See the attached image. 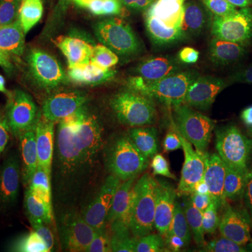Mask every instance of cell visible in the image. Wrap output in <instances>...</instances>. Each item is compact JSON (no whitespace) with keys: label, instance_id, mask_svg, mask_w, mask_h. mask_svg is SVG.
Wrapping results in <instances>:
<instances>
[{"label":"cell","instance_id":"cell-19","mask_svg":"<svg viewBox=\"0 0 252 252\" xmlns=\"http://www.w3.org/2000/svg\"><path fill=\"white\" fill-rule=\"evenodd\" d=\"M0 252H18L11 231H7L0 224Z\"/></svg>","mask_w":252,"mask_h":252},{"label":"cell","instance_id":"cell-9","mask_svg":"<svg viewBox=\"0 0 252 252\" xmlns=\"http://www.w3.org/2000/svg\"><path fill=\"white\" fill-rule=\"evenodd\" d=\"M117 252H203L196 237L177 224L170 212L118 243Z\"/></svg>","mask_w":252,"mask_h":252},{"label":"cell","instance_id":"cell-8","mask_svg":"<svg viewBox=\"0 0 252 252\" xmlns=\"http://www.w3.org/2000/svg\"><path fill=\"white\" fill-rule=\"evenodd\" d=\"M86 23L84 0H45L36 23V39L51 67L80 41Z\"/></svg>","mask_w":252,"mask_h":252},{"label":"cell","instance_id":"cell-20","mask_svg":"<svg viewBox=\"0 0 252 252\" xmlns=\"http://www.w3.org/2000/svg\"><path fill=\"white\" fill-rule=\"evenodd\" d=\"M240 4L243 6V9H245L247 11H250L252 14V0H238Z\"/></svg>","mask_w":252,"mask_h":252},{"label":"cell","instance_id":"cell-3","mask_svg":"<svg viewBox=\"0 0 252 252\" xmlns=\"http://www.w3.org/2000/svg\"><path fill=\"white\" fill-rule=\"evenodd\" d=\"M11 235L18 252H70L80 230L59 189L42 180L16 185Z\"/></svg>","mask_w":252,"mask_h":252},{"label":"cell","instance_id":"cell-5","mask_svg":"<svg viewBox=\"0 0 252 252\" xmlns=\"http://www.w3.org/2000/svg\"><path fill=\"white\" fill-rule=\"evenodd\" d=\"M112 89L133 115L137 135L165 132L181 124L185 93L170 81L139 73H122Z\"/></svg>","mask_w":252,"mask_h":252},{"label":"cell","instance_id":"cell-16","mask_svg":"<svg viewBox=\"0 0 252 252\" xmlns=\"http://www.w3.org/2000/svg\"><path fill=\"white\" fill-rule=\"evenodd\" d=\"M108 244L95 240L93 235H90L84 230L83 224L80 225L79 234H77L76 241L73 244L72 252H108Z\"/></svg>","mask_w":252,"mask_h":252},{"label":"cell","instance_id":"cell-6","mask_svg":"<svg viewBox=\"0 0 252 252\" xmlns=\"http://www.w3.org/2000/svg\"><path fill=\"white\" fill-rule=\"evenodd\" d=\"M233 143L180 124L165 132L137 135L136 152L149 164L171 170H196L221 160Z\"/></svg>","mask_w":252,"mask_h":252},{"label":"cell","instance_id":"cell-1","mask_svg":"<svg viewBox=\"0 0 252 252\" xmlns=\"http://www.w3.org/2000/svg\"><path fill=\"white\" fill-rule=\"evenodd\" d=\"M63 150L74 168L101 180L135 161V154L107 112L77 97L63 98L55 112Z\"/></svg>","mask_w":252,"mask_h":252},{"label":"cell","instance_id":"cell-14","mask_svg":"<svg viewBox=\"0 0 252 252\" xmlns=\"http://www.w3.org/2000/svg\"><path fill=\"white\" fill-rule=\"evenodd\" d=\"M207 0H181L174 16L189 30H206Z\"/></svg>","mask_w":252,"mask_h":252},{"label":"cell","instance_id":"cell-17","mask_svg":"<svg viewBox=\"0 0 252 252\" xmlns=\"http://www.w3.org/2000/svg\"><path fill=\"white\" fill-rule=\"evenodd\" d=\"M144 1L161 14L174 16L181 0H144Z\"/></svg>","mask_w":252,"mask_h":252},{"label":"cell","instance_id":"cell-2","mask_svg":"<svg viewBox=\"0 0 252 252\" xmlns=\"http://www.w3.org/2000/svg\"><path fill=\"white\" fill-rule=\"evenodd\" d=\"M171 187L158 181L111 185L93 196L84 212V230L101 243L118 244L167 213Z\"/></svg>","mask_w":252,"mask_h":252},{"label":"cell","instance_id":"cell-13","mask_svg":"<svg viewBox=\"0 0 252 252\" xmlns=\"http://www.w3.org/2000/svg\"><path fill=\"white\" fill-rule=\"evenodd\" d=\"M243 23V6L238 0H207L206 30H234Z\"/></svg>","mask_w":252,"mask_h":252},{"label":"cell","instance_id":"cell-4","mask_svg":"<svg viewBox=\"0 0 252 252\" xmlns=\"http://www.w3.org/2000/svg\"><path fill=\"white\" fill-rule=\"evenodd\" d=\"M188 62L206 90L235 111L252 114V44L238 36H216L193 46Z\"/></svg>","mask_w":252,"mask_h":252},{"label":"cell","instance_id":"cell-15","mask_svg":"<svg viewBox=\"0 0 252 252\" xmlns=\"http://www.w3.org/2000/svg\"><path fill=\"white\" fill-rule=\"evenodd\" d=\"M0 130L9 136V139L16 144H21L26 139L24 127L18 121V112L10 108L9 105L0 101Z\"/></svg>","mask_w":252,"mask_h":252},{"label":"cell","instance_id":"cell-11","mask_svg":"<svg viewBox=\"0 0 252 252\" xmlns=\"http://www.w3.org/2000/svg\"><path fill=\"white\" fill-rule=\"evenodd\" d=\"M41 0H0V52L32 41Z\"/></svg>","mask_w":252,"mask_h":252},{"label":"cell","instance_id":"cell-10","mask_svg":"<svg viewBox=\"0 0 252 252\" xmlns=\"http://www.w3.org/2000/svg\"><path fill=\"white\" fill-rule=\"evenodd\" d=\"M181 124L207 136H221L237 125V114L216 94L196 89L185 95Z\"/></svg>","mask_w":252,"mask_h":252},{"label":"cell","instance_id":"cell-18","mask_svg":"<svg viewBox=\"0 0 252 252\" xmlns=\"http://www.w3.org/2000/svg\"><path fill=\"white\" fill-rule=\"evenodd\" d=\"M0 184L9 185V187H16L13 182V178H11V174H10L9 156L3 150H0Z\"/></svg>","mask_w":252,"mask_h":252},{"label":"cell","instance_id":"cell-21","mask_svg":"<svg viewBox=\"0 0 252 252\" xmlns=\"http://www.w3.org/2000/svg\"><path fill=\"white\" fill-rule=\"evenodd\" d=\"M70 252H72V251H70Z\"/></svg>","mask_w":252,"mask_h":252},{"label":"cell","instance_id":"cell-7","mask_svg":"<svg viewBox=\"0 0 252 252\" xmlns=\"http://www.w3.org/2000/svg\"><path fill=\"white\" fill-rule=\"evenodd\" d=\"M49 69L38 39L0 52V101L17 112H41L49 99Z\"/></svg>","mask_w":252,"mask_h":252},{"label":"cell","instance_id":"cell-12","mask_svg":"<svg viewBox=\"0 0 252 252\" xmlns=\"http://www.w3.org/2000/svg\"><path fill=\"white\" fill-rule=\"evenodd\" d=\"M220 212L237 243L252 251V180L228 189L220 200Z\"/></svg>","mask_w":252,"mask_h":252}]
</instances>
